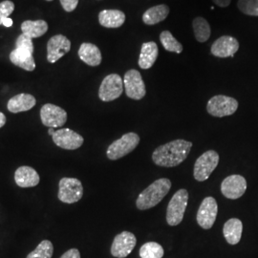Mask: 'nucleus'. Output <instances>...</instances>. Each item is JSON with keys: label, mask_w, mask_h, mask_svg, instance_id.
<instances>
[{"label": "nucleus", "mask_w": 258, "mask_h": 258, "mask_svg": "<svg viewBox=\"0 0 258 258\" xmlns=\"http://www.w3.org/2000/svg\"><path fill=\"white\" fill-rule=\"evenodd\" d=\"M5 123H6V116L2 112H0V128L4 126Z\"/></svg>", "instance_id": "nucleus-37"}, {"label": "nucleus", "mask_w": 258, "mask_h": 258, "mask_svg": "<svg viewBox=\"0 0 258 258\" xmlns=\"http://www.w3.org/2000/svg\"><path fill=\"white\" fill-rule=\"evenodd\" d=\"M171 188V182L167 178L158 179L139 194L136 206L140 211H147L160 203Z\"/></svg>", "instance_id": "nucleus-2"}, {"label": "nucleus", "mask_w": 258, "mask_h": 258, "mask_svg": "<svg viewBox=\"0 0 258 258\" xmlns=\"http://www.w3.org/2000/svg\"><path fill=\"white\" fill-rule=\"evenodd\" d=\"M194 36L198 42H206L211 37V26L204 18H196L192 22Z\"/></svg>", "instance_id": "nucleus-26"}, {"label": "nucleus", "mask_w": 258, "mask_h": 258, "mask_svg": "<svg viewBox=\"0 0 258 258\" xmlns=\"http://www.w3.org/2000/svg\"><path fill=\"white\" fill-rule=\"evenodd\" d=\"M247 189V181L241 175L228 176L221 184V192L226 198L236 200L243 196Z\"/></svg>", "instance_id": "nucleus-13"}, {"label": "nucleus", "mask_w": 258, "mask_h": 258, "mask_svg": "<svg viewBox=\"0 0 258 258\" xmlns=\"http://www.w3.org/2000/svg\"><path fill=\"white\" fill-rule=\"evenodd\" d=\"M54 252V247L51 241H41L37 248L31 251L26 258H52Z\"/></svg>", "instance_id": "nucleus-29"}, {"label": "nucleus", "mask_w": 258, "mask_h": 258, "mask_svg": "<svg viewBox=\"0 0 258 258\" xmlns=\"http://www.w3.org/2000/svg\"><path fill=\"white\" fill-rule=\"evenodd\" d=\"M215 5L221 8H227L231 4V0H212Z\"/></svg>", "instance_id": "nucleus-35"}, {"label": "nucleus", "mask_w": 258, "mask_h": 258, "mask_svg": "<svg viewBox=\"0 0 258 258\" xmlns=\"http://www.w3.org/2000/svg\"><path fill=\"white\" fill-rule=\"evenodd\" d=\"M59 1L62 8L68 13L73 12L79 4V0H59Z\"/></svg>", "instance_id": "nucleus-33"}, {"label": "nucleus", "mask_w": 258, "mask_h": 258, "mask_svg": "<svg viewBox=\"0 0 258 258\" xmlns=\"http://www.w3.org/2000/svg\"><path fill=\"white\" fill-rule=\"evenodd\" d=\"M10 60L13 64L22 68L29 72H32L36 69V61L32 53L15 48L10 54Z\"/></svg>", "instance_id": "nucleus-21"}, {"label": "nucleus", "mask_w": 258, "mask_h": 258, "mask_svg": "<svg viewBox=\"0 0 258 258\" xmlns=\"http://www.w3.org/2000/svg\"><path fill=\"white\" fill-rule=\"evenodd\" d=\"M136 236L130 231H122L115 236L111 246V254L114 257L125 258L135 248Z\"/></svg>", "instance_id": "nucleus-12"}, {"label": "nucleus", "mask_w": 258, "mask_h": 258, "mask_svg": "<svg viewBox=\"0 0 258 258\" xmlns=\"http://www.w3.org/2000/svg\"><path fill=\"white\" fill-rule=\"evenodd\" d=\"M125 15L119 10H103L99 14V22L105 28L115 29L123 25Z\"/></svg>", "instance_id": "nucleus-22"}, {"label": "nucleus", "mask_w": 258, "mask_h": 258, "mask_svg": "<svg viewBox=\"0 0 258 258\" xmlns=\"http://www.w3.org/2000/svg\"><path fill=\"white\" fill-rule=\"evenodd\" d=\"M83 196L82 182L77 178L65 177L60 179L58 184V199L66 204L79 202Z\"/></svg>", "instance_id": "nucleus-7"}, {"label": "nucleus", "mask_w": 258, "mask_h": 258, "mask_svg": "<svg viewBox=\"0 0 258 258\" xmlns=\"http://www.w3.org/2000/svg\"><path fill=\"white\" fill-rule=\"evenodd\" d=\"M15 181L20 187H33L39 183L40 178L31 166H20L15 173Z\"/></svg>", "instance_id": "nucleus-17"}, {"label": "nucleus", "mask_w": 258, "mask_h": 258, "mask_svg": "<svg viewBox=\"0 0 258 258\" xmlns=\"http://www.w3.org/2000/svg\"><path fill=\"white\" fill-rule=\"evenodd\" d=\"M16 48L30 53H34V44L31 37H27L24 34H21L16 40Z\"/></svg>", "instance_id": "nucleus-31"}, {"label": "nucleus", "mask_w": 258, "mask_h": 258, "mask_svg": "<svg viewBox=\"0 0 258 258\" xmlns=\"http://www.w3.org/2000/svg\"><path fill=\"white\" fill-rule=\"evenodd\" d=\"M140 137L134 132L124 134L121 138L113 142L107 148L106 155L112 161L119 160L122 157L126 156L138 147Z\"/></svg>", "instance_id": "nucleus-4"}, {"label": "nucleus", "mask_w": 258, "mask_h": 258, "mask_svg": "<svg viewBox=\"0 0 258 258\" xmlns=\"http://www.w3.org/2000/svg\"><path fill=\"white\" fill-rule=\"evenodd\" d=\"M46 1H53V0H46Z\"/></svg>", "instance_id": "nucleus-39"}, {"label": "nucleus", "mask_w": 258, "mask_h": 258, "mask_svg": "<svg viewBox=\"0 0 258 258\" xmlns=\"http://www.w3.org/2000/svg\"><path fill=\"white\" fill-rule=\"evenodd\" d=\"M2 25L5 26V27H11L13 26V19L7 18V19H4L2 20Z\"/></svg>", "instance_id": "nucleus-36"}, {"label": "nucleus", "mask_w": 258, "mask_h": 258, "mask_svg": "<svg viewBox=\"0 0 258 258\" xmlns=\"http://www.w3.org/2000/svg\"><path fill=\"white\" fill-rule=\"evenodd\" d=\"M141 258H162L164 256L163 247L156 242H148L140 249Z\"/></svg>", "instance_id": "nucleus-28"}, {"label": "nucleus", "mask_w": 258, "mask_h": 258, "mask_svg": "<svg viewBox=\"0 0 258 258\" xmlns=\"http://www.w3.org/2000/svg\"><path fill=\"white\" fill-rule=\"evenodd\" d=\"M55 130H54V128H50L48 130V134L50 135V136H53L54 134H55Z\"/></svg>", "instance_id": "nucleus-38"}, {"label": "nucleus", "mask_w": 258, "mask_h": 258, "mask_svg": "<svg viewBox=\"0 0 258 258\" xmlns=\"http://www.w3.org/2000/svg\"><path fill=\"white\" fill-rule=\"evenodd\" d=\"M123 84L125 88V94L129 99L140 101L147 94L146 84L138 70H128L124 75Z\"/></svg>", "instance_id": "nucleus-9"}, {"label": "nucleus", "mask_w": 258, "mask_h": 258, "mask_svg": "<svg viewBox=\"0 0 258 258\" xmlns=\"http://www.w3.org/2000/svg\"><path fill=\"white\" fill-rule=\"evenodd\" d=\"M159 55V49L154 41L146 42L142 45L141 53L139 56L138 64L140 68L144 70L150 69L156 62Z\"/></svg>", "instance_id": "nucleus-18"}, {"label": "nucleus", "mask_w": 258, "mask_h": 258, "mask_svg": "<svg viewBox=\"0 0 258 258\" xmlns=\"http://www.w3.org/2000/svg\"><path fill=\"white\" fill-rule=\"evenodd\" d=\"M192 143L182 139L174 140L157 148L152 153L154 164L164 167H174L182 164L188 156Z\"/></svg>", "instance_id": "nucleus-1"}, {"label": "nucleus", "mask_w": 258, "mask_h": 258, "mask_svg": "<svg viewBox=\"0 0 258 258\" xmlns=\"http://www.w3.org/2000/svg\"><path fill=\"white\" fill-rule=\"evenodd\" d=\"M239 49V42L235 37L223 36L216 39L212 44L211 52L217 57H230L235 55Z\"/></svg>", "instance_id": "nucleus-16"}, {"label": "nucleus", "mask_w": 258, "mask_h": 258, "mask_svg": "<svg viewBox=\"0 0 258 258\" xmlns=\"http://www.w3.org/2000/svg\"><path fill=\"white\" fill-rule=\"evenodd\" d=\"M71 49V41L62 35L51 37L47 43V60L55 63Z\"/></svg>", "instance_id": "nucleus-15"}, {"label": "nucleus", "mask_w": 258, "mask_h": 258, "mask_svg": "<svg viewBox=\"0 0 258 258\" xmlns=\"http://www.w3.org/2000/svg\"><path fill=\"white\" fill-rule=\"evenodd\" d=\"M37 103L36 98L33 95L21 93L10 99L7 108L12 113H19L32 109Z\"/></svg>", "instance_id": "nucleus-19"}, {"label": "nucleus", "mask_w": 258, "mask_h": 258, "mask_svg": "<svg viewBox=\"0 0 258 258\" xmlns=\"http://www.w3.org/2000/svg\"><path fill=\"white\" fill-rule=\"evenodd\" d=\"M40 119L43 125L50 128L61 127L67 121V113L59 106L46 103L40 109Z\"/></svg>", "instance_id": "nucleus-11"}, {"label": "nucleus", "mask_w": 258, "mask_h": 258, "mask_svg": "<svg viewBox=\"0 0 258 258\" xmlns=\"http://www.w3.org/2000/svg\"><path fill=\"white\" fill-rule=\"evenodd\" d=\"M237 7L247 16L258 17V0H238Z\"/></svg>", "instance_id": "nucleus-30"}, {"label": "nucleus", "mask_w": 258, "mask_h": 258, "mask_svg": "<svg viewBox=\"0 0 258 258\" xmlns=\"http://www.w3.org/2000/svg\"><path fill=\"white\" fill-rule=\"evenodd\" d=\"M48 24L45 20H25L21 24L22 34L33 38L42 37L46 34Z\"/></svg>", "instance_id": "nucleus-25"}, {"label": "nucleus", "mask_w": 258, "mask_h": 258, "mask_svg": "<svg viewBox=\"0 0 258 258\" xmlns=\"http://www.w3.org/2000/svg\"><path fill=\"white\" fill-rule=\"evenodd\" d=\"M53 142L58 148L75 150L81 148L83 145L84 139L82 135L69 128H61L55 130V134L52 136Z\"/></svg>", "instance_id": "nucleus-14"}, {"label": "nucleus", "mask_w": 258, "mask_h": 258, "mask_svg": "<svg viewBox=\"0 0 258 258\" xmlns=\"http://www.w3.org/2000/svg\"><path fill=\"white\" fill-rule=\"evenodd\" d=\"M60 258H81V253L78 249H71L64 252Z\"/></svg>", "instance_id": "nucleus-34"}, {"label": "nucleus", "mask_w": 258, "mask_h": 258, "mask_svg": "<svg viewBox=\"0 0 258 258\" xmlns=\"http://www.w3.org/2000/svg\"><path fill=\"white\" fill-rule=\"evenodd\" d=\"M123 91V82L118 74L106 76L100 86L99 98L102 102H112L120 98Z\"/></svg>", "instance_id": "nucleus-8"}, {"label": "nucleus", "mask_w": 258, "mask_h": 258, "mask_svg": "<svg viewBox=\"0 0 258 258\" xmlns=\"http://www.w3.org/2000/svg\"><path fill=\"white\" fill-rule=\"evenodd\" d=\"M15 11V4L10 0H5L0 3V25H2V20L10 18V16Z\"/></svg>", "instance_id": "nucleus-32"}, {"label": "nucleus", "mask_w": 258, "mask_h": 258, "mask_svg": "<svg viewBox=\"0 0 258 258\" xmlns=\"http://www.w3.org/2000/svg\"><path fill=\"white\" fill-rule=\"evenodd\" d=\"M79 56L89 66H99L102 63V53L99 47L93 43H83L79 49Z\"/></svg>", "instance_id": "nucleus-20"}, {"label": "nucleus", "mask_w": 258, "mask_h": 258, "mask_svg": "<svg viewBox=\"0 0 258 258\" xmlns=\"http://www.w3.org/2000/svg\"><path fill=\"white\" fill-rule=\"evenodd\" d=\"M219 154L214 150H208L199 157L194 165V176L196 181L204 182L210 176L219 163Z\"/></svg>", "instance_id": "nucleus-5"}, {"label": "nucleus", "mask_w": 258, "mask_h": 258, "mask_svg": "<svg viewBox=\"0 0 258 258\" xmlns=\"http://www.w3.org/2000/svg\"><path fill=\"white\" fill-rule=\"evenodd\" d=\"M169 15V7L166 4L151 7L143 15V21L147 25H155L164 21Z\"/></svg>", "instance_id": "nucleus-24"}, {"label": "nucleus", "mask_w": 258, "mask_h": 258, "mask_svg": "<svg viewBox=\"0 0 258 258\" xmlns=\"http://www.w3.org/2000/svg\"><path fill=\"white\" fill-rule=\"evenodd\" d=\"M218 212L217 202L213 197H206L200 205L196 220L198 225L204 230H210L214 225Z\"/></svg>", "instance_id": "nucleus-10"}, {"label": "nucleus", "mask_w": 258, "mask_h": 258, "mask_svg": "<svg viewBox=\"0 0 258 258\" xmlns=\"http://www.w3.org/2000/svg\"><path fill=\"white\" fill-rule=\"evenodd\" d=\"M187 202L188 192L186 189H179L173 194L166 210V222L169 226H178L183 221Z\"/></svg>", "instance_id": "nucleus-3"}, {"label": "nucleus", "mask_w": 258, "mask_h": 258, "mask_svg": "<svg viewBox=\"0 0 258 258\" xmlns=\"http://www.w3.org/2000/svg\"><path fill=\"white\" fill-rule=\"evenodd\" d=\"M160 41L168 52H172L176 54H181L183 52L184 47L172 36V34L169 31H163L161 33Z\"/></svg>", "instance_id": "nucleus-27"}, {"label": "nucleus", "mask_w": 258, "mask_h": 258, "mask_svg": "<svg viewBox=\"0 0 258 258\" xmlns=\"http://www.w3.org/2000/svg\"><path fill=\"white\" fill-rule=\"evenodd\" d=\"M238 108V102L228 96L217 95L212 97L207 104V111L210 115L223 118L234 114Z\"/></svg>", "instance_id": "nucleus-6"}, {"label": "nucleus", "mask_w": 258, "mask_h": 258, "mask_svg": "<svg viewBox=\"0 0 258 258\" xmlns=\"http://www.w3.org/2000/svg\"><path fill=\"white\" fill-rule=\"evenodd\" d=\"M243 224L237 218H231L225 223L223 228L224 236L231 245L238 244L242 236Z\"/></svg>", "instance_id": "nucleus-23"}]
</instances>
